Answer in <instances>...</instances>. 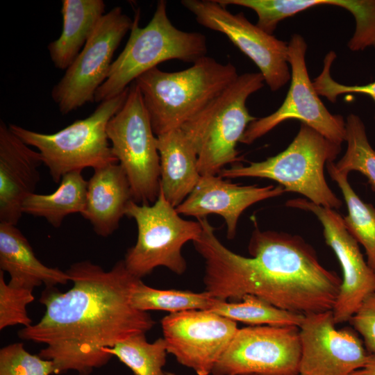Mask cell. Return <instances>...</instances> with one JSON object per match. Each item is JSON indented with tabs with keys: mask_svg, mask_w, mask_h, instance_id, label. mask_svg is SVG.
I'll list each match as a JSON object with an SVG mask.
<instances>
[{
	"mask_svg": "<svg viewBox=\"0 0 375 375\" xmlns=\"http://www.w3.org/2000/svg\"><path fill=\"white\" fill-rule=\"evenodd\" d=\"M326 168L330 177L338 184L345 201L348 214L343 217L347 231L364 247L367 264L375 272V208L364 202L348 181V174L340 172L334 162Z\"/></svg>",
	"mask_w": 375,
	"mask_h": 375,
	"instance_id": "cb8c5ba5",
	"label": "cell"
},
{
	"mask_svg": "<svg viewBox=\"0 0 375 375\" xmlns=\"http://www.w3.org/2000/svg\"><path fill=\"white\" fill-rule=\"evenodd\" d=\"M349 322L362 336L369 353L375 355V293L363 301Z\"/></svg>",
	"mask_w": 375,
	"mask_h": 375,
	"instance_id": "1f68e13d",
	"label": "cell"
},
{
	"mask_svg": "<svg viewBox=\"0 0 375 375\" xmlns=\"http://www.w3.org/2000/svg\"><path fill=\"white\" fill-rule=\"evenodd\" d=\"M260 73L239 75L222 93L180 128L197 153L201 176L218 175L226 165L240 159L236 147L247 126L257 118L246 102L264 85Z\"/></svg>",
	"mask_w": 375,
	"mask_h": 375,
	"instance_id": "5b68a950",
	"label": "cell"
},
{
	"mask_svg": "<svg viewBox=\"0 0 375 375\" xmlns=\"http://www.w3.org/2000/svg\"><path fill=\"white\" fill-rule=\"evenodd\" d=\"M52 361L28 352L21 342L0 349V375H51Z\"/></svg>",
	"mask_w": 375,
	"mask_h": 375,
	"instance_id": "f546056e",
	"label": "cell"
},
{
	"mask_svg": "<svg viewBox=\"0 0 375 375\" xmlns=\"http://www.w3.org/2000/svg\"><path fill=\"white\" fill-rule=\"evenodd\" d=\"M132 200L124 169L118 162L110 163L94 169L88 181L85 206L81 215L98 235L106 238L118 228Z\"/></svg>",
	"mask_w": 375,
	"mask_h": 375,
	"instance_id": "d6986e66",
	"label": "cell"
},
{
	"mask_svg": "<svg viewBox=\"0 0 375 375\" xmlns=\"http://www.w3.org/2000/svg\"><path fill=\"white\" fill-rule=\"evenodd\" d=\"M107 135L129 181L133 200L139 204L153 203L159 194L160 179L157 137L134 82L124 104L108 123Z\"/></svg>",
	"mask_w": 375,
	"mask_h": 375,
	"instance_id": "9c48e42d",
	"label": "cell"
},
{
	"mask_svg": "<svg viewBox=\"0 0 375 375\" xmlns=\"http://www.w3.org/2000/svg\"><path fill=\"white\" fill-rule=\"evenodd\" d=\"M301 345L296 326L238 328L213 375H299Z\"/></svg>",
	"mask_w": 375,
	"mask_h": 375,
	"instance_id": "8fae6325",
	"label": "cell"
},
{
	"mask_svg": "<svg viewBox=\"0 0 375 375\" xmlns=\"http://www.w3.org/2000/svg\"><path fill=\"white\" fill-rule=\"evenodd\" d=\"M209 310L252 326H299L305 316L278 308L251 294L245 295L240 301L218 300Z\"/></svg>",
	"mask_w": 375,
	"mask_h": 375,
	"instance_id": "484cf974",
	"label": "cell"
},
{
	"mask_svg": "<svg viewBox=\"0 0 375 375\" xmlns=\"http://www.w3.org/2000/svg\"><path fill=\"white\" fill-rule=\"evenodd\" d=\"M335 324L332 310L304 316L299 326V375H350L366 364L370 354L362 340Z\"/></svg>",
	"mask_w": 375,
	"mask_h": 375,
	"instance_id": "2e32d148",
	"label": "cell"
},
{
	"mask_svg": "<svg viewBox=\"0 0 375 375\" xmlns=\"http://www.w3.org/2000/svg\"><path fill=\"white\" fill-rule=\"evenodd\" d=\"M133 19L119 6L105 13L92 35L65 74L51 90L62 115L94 102L99 88L106 80L112 59Z\"/></svg>",
	"mask_w": 375,
	"mask_h": 375,
	"instance_id": "30bf717a",
	"label": "cell"
},
{
	"mask_svg": "<svg viewBox=\"0 0 375 375\" xmlns=\"http://www.w3.org/2000/svg\"><path fill=\"white\" fill-rule=\"evenodd\" d=\"M66 272L72 287L64 292L47 288L40 299L44 315L18 336L46 346L38 355L52 361L54 374L74 370L90 375L112 357L106 348L146 333L156 322L132 305L131 294L140 278L128 271L123 260L108 271L82 260Z\"/></svg>",
	"mask_w": 375,
	"mask_h": 375,
	"instance_id": "6da1fadb",
	"label": "cell"
},
{
	"mask_svg": "<svg viewBox=\"0 0 375 375\" xmlns=\"http://www.w3.org/2000/svg\"><path fill=\"white\" fill-rule=\"evenodd\" d=\"M198 220L202 233L192 242L204 259L205 291L214 298L235 302L251 294L303 315L333 310L342 279L301 236L256 226L245 257L219 240L206 217Z\"/></svg>",
	"mask_w": 375,
	"mask_h": 375,
	"instance_id": "7a4b0ae2",
	"label": "cell"
},
{
	"mask_svg": "<svg viewBox=\"0 0 375 375\" xmlns=\"http://www.w3.org/2000/svg\"><path fill=\"white\" fill-rule=\"evenodd\" d=\"M306 50L304 38L299 34L292 35L288 42L291 79L285 99L274 112L249 124L240 142L250 144L290 119L301 122L336 144L345 141L346 122L343 117L327 110L309 78Z\"/></svg>",
	"mask_w": 375,
	"mask_h": 375,
	"instance_id": "7c38bea8",
	"label": "cell"
},
{
	"mask_svg": "<svg viewBox=\"0 0 375 375\" xmlns=\"http://www.w3.org/2000/svg\"><path fill=\"white\" fill-rule=\"evenodd\" d=\"M181 3L200 25L224 34L248 56L272 92L290 81L288 43L250 22L243 12H231L216 0H182Z\"/></svg>",
	"mask_w": 375,
	"mask_h": 375,
	"instance_id": "4fadbf2b",
	"label": "cell"
},
{
	"mask_svg": "<svg viewBox=\"0 0 375 375\" xmlns=\"http://www.w3.org/2000/svg\"><path fill=\"white\" fill-rule=\"evenodd\" d=\"M168 353L197 375H209L238 330L236 322L208 310L169 313L161 319Z\"/></svg>",
	"mask_w": 375,
	"mask_h": 375,
	"instance_id": "5bb4252c",
	"label": "cell"
},
{
	"mask_svg": "<svg viewBox=\"0 0 375 375\" xmlns=\"http://www.w3.org/2000/svg\"><path fill=\"white\" fill-rule=\"evenodd\" d=\"M335 58L336 54L334 51H330L326 55L322 71L312 81L317 94L335 103L338 97L342 94H363L369 96L375 103V81L362 85H346L338 83L331 77L330 69Z\"/></svg>",
	"mask_w": 375,
	"mask_h": 375,
	"instance_id": "4dcf8cb0",
	"label": "cell"
},
{
	"mask_svg": "<svg viewBox=\"0 0 375 375\" xmlns=\"http://www.w3.org/2000/svg\"><path fill=\"white\" fill-rule=\"evenodd\" d=\"M341 144L301 123L290 145L278 154L249 165H235L218 174L222 178L258 177L274 180L285 192H296L317 205L339 209L342 201L328 185L324 168L334 162Z\"/></svg>",
	"mask_w": 375,
	"mask_h": 375,
	"instance_id": "8992f818",
	"label": "cell"
},
{
	"mask_svg": "<svg viewBox=\"0 0 375 375\" xmlns=\"http://www.w3.org/2000/svg\"><path fill=\"white\" fill-rule=\"evenodd\" d=\"M58 188L52 193H33L22 203V212L44 218L52 226L58 228L66 217L83 212L88 181L81 171L62 176Z\"/></svg>",
	"mask_w": 375,
	"mask_h": 375,
	"instance_id": "603a6c76",
	"label": "cell"
},
{
	"mask_svg": "<svg viewBox=\"0 0 375 375\" xmlns=\"http://www.w3.org/2000/svg\"><path fill=\"white\" fill-rule=\"evenodd\" d=\"M238 76L231 62L221 63L206 56L178 72H164L156 67L134 83L142 95L157 136L180 128Z\"/></svg>",
	"mask_w": 375,
	"mask_h": 375,
	"instance_id": "3957f363",
	"label": "cell"
},
{
	"mask_svg": "<svg viewBox=\"0 0 375 375\" xmlns=\"http://www.w3.org/2000/svg\"><path fill=\"white\" fill-rule=\"evenodd\" d=\"M140 13L135 15L127 42L112 62L106 80L97 90V103L124 92L140 76L169 60L194 63L206 56L204 35L177 28L168 17L167 1H158L149 22L139 26Z\"/></svg>",
	"mask_w": 375,
	"mask_h": 375,
	"instance_id": "277c9868",
	"label": "cell"
},
{
	"mask_svg": "<svg viewBox=\"0 0 375 375\" xmlns=\"http://www.w3.org/2000/svg\"><path fill=\"white\" fill-rule=\"evenodd\" d=\"M128 89L100 102L88 117L53 133H39L14 124L8 127L27 145L38 149L53 181L58 183L69 172L118 162L108 138L107 125L124 104Z\"/></svg>",
	"mask_w": 375,
	"mask_h": 375,
	"instance_id": "52a82bcc",
	"label": "cell"
},
{
	"mask_svg": "<svg viewBox=\"0 0 375 375\" xmlns=\"http://www.w3.org/2000/svg\"><path fill=\"white\" fill-rule=\"evenodd\" d=\"M345 154L336 163L337 169L349 174L357 171L367 178L375 192V150L370 145L362 120L355 114L346 119Z\"/></svg>",
	"mask_w": 375,
	"mask_h": 375,
	"instance_id": "83f0119b",
	"label": "cell"
},
{
	"mask_svg": "<svg viewBox=\"0 0 375 375\" xmlns=\"http://www.w3.org/2000/svg\"><path fill=\"white\" fill-rule=\"evenodd\" d=\"M125 215L135 220L138 228L136 243L127 250L123 260L131 274L142 279L158 267H167L178 275L185 272L187 263L182 248L201 236L202 226L199 220L181 218L160 189L152 204L131 201Z\"/></svg>",
	"mask_w": 375,
	"mask_h": 375,
	"instance_id": "ba28073f",
	"label": "cell"
},
{
	"mask_svg": "<svg viewBox=\"0 0 375 375\" xmlns=\"http://www.w3.org/2000/svg\"><path fill=\"white\" fill-rule=\"evenodd\" d=\"M219 299L209 292L188 290H160L139 280L131 294V303L138 310H162L169 313L190 310H210Z\"/></svg>",
	"mask_w": 375,
	"mask_h": 375,
	"instance_id": "d4e9b609",
	"label": "cell"
},
{
	"mask_svg": "<svg viewBox=\"0 0 375 375\" xmlns=\"http://www.w3.org/2000/svg\"><path fill=\"white\" fill-rule=\"evenodd\" d=\"M0 269L9 274V283L33 290L41 285L52 288L70 281L66 271L48 267L39 260L16 226L4 223H0Z\"/></svg>",
	"mask_w": 375,
	"mask_h": 375,
	"instance_id": "44dd1931",
	"label": "cell"
},
{
	"mask_svg": "<svg viewBox=\"0 0 375 375\" xmlns=\"http://www.w3.org/2000/svg\"><path fill=\"white\" fill-rule=\"evenodd\" d=\"M105 8L102 0L62 1V32L47 47L55 67L66 70L71 65L104 15Z\"/></svg>",
	"mask_w": 375,
	"mask_h": 375,
	"instance_id": "7402d4cb",
	"label": "cell"
},
{
	"mask_svg": "<svg viewBox=\"0 0 375 375\" xmlns=\"http://www.w3.org/2000/svg\"><path fill=\"white\" fill-rule=\"evenodd\" d=\"M350 375H375V355L370 354L366 364Z\"/></svg>",
	"mask_w": 375,
	"mask_h": 375,
	"instance_id": "d6a6232c",
	"label": "cell"
},
{
	"mask_svg": "<svg viewBox=\"0 0 375 375\" xmlns=\"http://www.w3.org/2000/svg\"><path fill=\"white\" fill-rule=\"evenodd\" d=\"M285 206L311 212L321 222L326 243L335 252L342 271L339 294L332 310L334 321L335 324L349 322L363 301L375 293V272L365 260L358 242L336 210L302 198L288 200Z\"/></svg>",
	"mask_w": 375,
	"mask_h": 375,
	"instance_id": "9a60e30c",
	"label": "cell"
},
{
	"mask_svg": "<svg viewBox=\"0 0 375 375\" xmlns=\"http://www.w3.org/2000/svg\"><path fill=\"white\" fill-rule=\"evenodd\" d=\"M284 192L281 185H240L224 180L219 175H203L176 210L179 215L197 219L210 214L220 215L226 224L227 238L233 239L236 235L239 217L248 207Z\"/></svg>",
	"mask_w": 375,
	"mask_h": 375,
	"instance_id": "e0dca14e",
	"label": "cell"
},
{
	"mask_svg": "<svg viewBox=\"0 0 375 375\" xmlns=\"http://www.w3.org/2000/svg\"><path fill=\"white\" fill-rule=\"evenodd\" d=\"M167 375H176V374H173V373H171V372H167Z\"/></svg>",
	"mask_w": 375,
	"mask_h": 375,
	"instance_id": "836d02e7",
	"label": "cell"
},
{
	"mask_svg": "<svg viewBox=\"0 0 375 375\" xmlns=\"http://www.w3.org/2000/svg\"><path fill=\"white\" fill-rule=\"evenodd\" d=\"M160 155V189L174 208L192 192L201 175L197 153L181 128L157 135Z\"/></svg>",
	"mask_w": 375,
	"mask_h": 375,
	"instance_id": "ffe728a7",
	"label": "cell"
},
{
	"mask_svg": "<svg viewBox=\"0 0 375 375\" xmlns=\"http://www.w3.org/2000/svg\"><path fill=\"white\" fill-rule=\"evenodd\" d=\"M104 352L116 356L134 375H167L162 369L168 353L163 338L149 342L145 333H140L106 348Z\"/></svg>",
	"mask_w": 375,
	"mask_h": 375,
	"instance_id": "4316f807",
	"label": "cell"
},
{
	"mask_svg": "<svg viewBox=\"0 0 375 375\" xmlns=\"http://www.w3.org/2000/svg\"><path fill=\"white\" fill-rule=\"evenodd\" d=\"M0 271V330L14 325L27 327L33 324L27 306L35 299L33 289L6 283Z\"/></svg>",
	"mask_w": 375,
	"mask_h": 375,
	"instance_id": "f1b7e54d",
	"label": "cell"
},
{
	"mask_svg": "<svg viewBox=\"0 0 375 375\" xmlns=\"http://www.w3.org/2000/svg\"><path fill=\"white\" fill-rule=\"evenodd\" d=\"M43 164L38 151L30 148L0 121V223L17 226L24 201L40 181Z\"/></svg>",
	"mask_w": 375,
	"mask_h": 375,
	"instance_id": "ac0fdd59",
	"label": "cell"
}]
</instances>
